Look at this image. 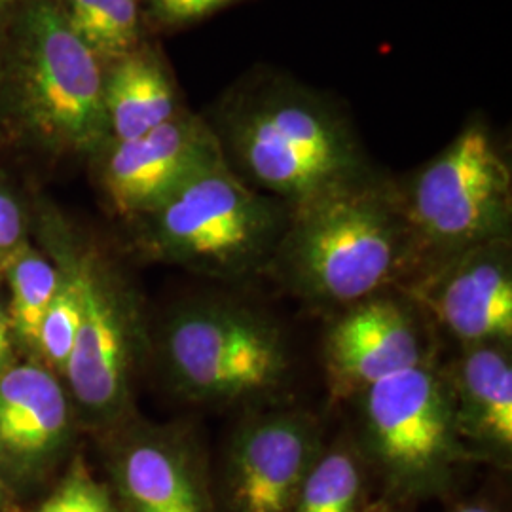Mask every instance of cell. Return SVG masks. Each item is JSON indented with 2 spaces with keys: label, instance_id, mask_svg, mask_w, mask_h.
Instances as JSON below:
<instances>
[{
  "label": "cell",
  "instance_id": "26",
  "mask_svg": "<svg viewBox=\"0 0 512 512\" xmlns=\"http://www.w3.org/2000/svg\"><path fill=\"white\" fill-rule=\"evenodd\" d=\"M359 512H395L387 503L380 501V503H372V505H365Z\"/></svg>",
  "mask_w": 512,
  "mask_h": 512
},
{
  "label": "cell",
  "instance_id": "18",
  "mask_svg": "<svg viewBox=\"0 0 512 512\" xmlns=\"http://www.w3.org/2000/svg\"><path fill=\"white\" fill-rule=\"evenodd\" d=\"M365 492L363 459L349 446L321 452L306 476L294 512H359Z\"/></svg>",
  "mask_w": 512,
  "mask_h": 512
},
{
  "label": "cell",
  "instance_id": "6",
  "mask_svg": "<svg viewBox=\"0 0 512 512\" xmlns=\"http://www.w3.org/2000/svg\"><path fill=\"white\" fill-rule=\"evenodd\" d=\"M164 357L184 399L213 406L266 399L287 384L293 366L274 319L228 300L177 311L165 327Z\"/></svg>",
  "mask_w": 512,
  "mask_h": 512
},
{
  "label": "cell",
  "instance_id": "4",
  "mask_svg": "<svg viewBox=\"0 0 512 512\" xmlns=\"http://www.w3.org/2000/svg\"><path fill=\"white\" fill-rule=\"evenodd\" d=\"M291 205L245 183L220 158L139 217L150 249L213 279L268 272Z\"/></svg>",
  "mask_w": 512,
  "mask_h": 512
},
{
  "label": "cell",
  "instance_id": "15",
  "mask_svg": "<svg viewBox=\"0 0 512 512\" xmlns=\"http://www.w3.org/2000/svg\"><path fill=\"white\" fill-rule=\"evenodd\" d=\"M188 107L164 55L143 42L105 65L109 141H129L160 128Z\"/></svg>",
  "mask_w": 512,
  "mask_h": 512
},
{
  "label": "cell",
  "instance_id": "17",
  "mask_svg": "<svg viewBox=\"0 0 512 512\" xmlns=\"http://www.w3.org/2000/svg\"><path fill=\"white\" fill-rule=\"evenodd\" d=\"M57 4L74 35L105 65L145 42L141 0H61Z\"/></svg>",
  "mask_w": 512,
  "mask_h": 512
},
{
  "label": "cell",
  "instance_id": "13",
  "mask_svg": "<svg viewBox=\"0 0 512 512\" xmlns=\"http://www.w3.org/2000/svg\"><path fill=\"white\" fill-rule=\"evenodd\" d=\"M459 437L476 454L509 459L512 450L511 344L469 346L444 370ZM473 452V450H471ZM475 454V452H473Z\"/></svg>",
  "mask_w": 512,
  "mask_h": 512
},
{
  "label": "cell",
  "instance_id": "1",
  "mask_svg": "<svg viewBox=\"0 0 512 512\" xmlns=\"http://www.w3.org/2000/svg\"><path fill=\"white\" fill-rule=\"evenodd\" d=\"M203 118L230 169L289 205L374 169L348 105L274 65L239 74Z\"/></svg>",
  "mask_w": 512,
  "mask_h": 512
},
{
  "label": "cell",
  "instance_id": "14",
  "mask_svg": "<svg viewBox=\"0 0 512 512\" xmlns=\"http://www.w3.org/2000/svg\"><path fill=\"white\" fill-rule=\"evenodd\" d=\"M128 512H215L196 454L177 439L139 437L116 461Z\"/></svg>",
  "mask_w": 512,
  "mask_h": 512
},
{
  "label": "cell",
  "instance_id": "10",
  "mask_svg": "<svg viewBox=\"0 0 512 512\" xmlns=\"http://www.w3.org/2000/svg\"><path fill=\"white\" fill-rule=\"evenodd\" d=\"M511 239L465 251L403 289L465 348L511 344Z\"/></svg>",
  "mask_w": 512,
  "mask_h": 512
},
{
  "label": "cell",
  "instance_id": "22",
  "mask_svg": "<svg viewBox=\"0 0 512 512\" xmlns=\"http://www.w3.org/2000/svg\"><path fill=\"white\" fill-rule=\"evenodd\" d=\"M37 512H116L109 492L80 465Z\"/></svg>",
  "mask_w": 512,
  "mask_h": 512
},
{
  "label": "cell",
  "instance_id": "3",
  "mask_svg": "<svg viewBox=\"0 0 512 512\" xmlns=\"http://www.w3.org/2000/svg\"><path fill=\"white\" fill-rule=\"evenodd\" d=\"M416 274L480 245L511 239L512 167L490 120L473 112L429 162L397 179Z\"/></svg>",
  "mask_w": 512,
  "mask_h": 512
},
{
  "label": "cell",
  "instance_id": "29",
  "mask_svg": "<svg viewBox=\"0 0 512 512\" xmlns=\"http://www.w3.org/2000/svg\"><path fill=\"white\" fill-rule=\"evenodd\" d=\"M6 357H8V355H4V353H0V365H2V363H4V361H6Z\"/></svg>",
  "mask_w": 512,
  "mask_h": 512
},
{
  "label": "cell",
  "instance_id": "12",
  "mask_svg": "<svg viewBox=\"0 0 512 512\" xmlns=\"http://www.w3.org/2000/svg\"><path fill=\"white\" fill-rule=\"evenodd\" d=\"M76 281L82 319L65 372L78 403L95 416L109 418L128 399V313L93 264L78 268Z\"/></svg>",
  "mask_w": 512,
  "mask_h": 512
},
{
  "label": "cell",
  "instance_id": "21",
  "mask_svg": "<svg viewBox=\"0 0 512 512\" xmlns=\"http://www.w3.org/2000/svg\"><path fill=\"white\" fill-rule=\"evenodd\" d=\"M249 0H141L143 21L162 29H188Z\"/></svg>",
  "mask_w": 512,
  "mask_h": 512
},
{
  "label": "cell",
  "instance_id": "28",
  "mask_svg": "<svg viewBox=\"0 0 512 512\" xmlns=\"http://www.w3.org/2000/svg\"><path fill=\"white\" fill-rule=\"evenodd\" d=\"M2 495H4V484H2V478H0V499H2Z\"/></svg>",
  "mask_w": 512,
  "mask_h": 512
},
{
  "label": "cell",
  "instance_id": "27",
  "mask_svg": "<svg viewBox=\"0 0 512 512\" xmlns=\"http://www.w3.org/2000/svg\"><path fill=\"white\" fill-rule=\"evenodd\" d=\"M18 0H0V14L4 12V10H8L10 6H14Z\"/></svg>",
  "mask_w": 512,
  "mask_h": 512
},
{
  "label": "cell",
  "instance_id": "2",
  "mask_svg": "<svg viewBox=\"0 0 512 512\" xmlns=\"http://www.w3.org/2000/svg\"><path fill=\"white\" fill-rule=\"evenodd\" d=\"M268 272L302 300L344 310L408 285L416 256L397 179L370 169L291 205Z\"/></svg>",
  "mask_w": 512,
  "mask_h": 512
},
{
  "label": "cell",
  "instance_id": "16",
  "mask_svg": "<svg viewBox=\"0 0 512 512\" xmlns=\"http://www.w3.org/2000/svg\"><path fill=\"white\" fill-rule=\"evenodd\" d=\"M67 423V399L50 372L23 365L0 376V450L6 456H46L65 437Z\"/></svg>",
  "mask_w": 512,
  "mask_h": 512
},
{
  "label": "cell",
  "instance_id": "11",
  "mask_svg": "<svg viewBox=\"0 0 512 512\" xmlns=\"http://www.w3.org/2000/svg\"><path fill=\"white\" fill-rule=\"evenodd\" d=\"M325 366L332 393L357 397L370 385L431 357L414 311L384 294L353 304L325 338Z\"/></svg>",
  "mask_w": 512,
  "mask_h": 512
},
{
  "label": "cell",
  "instance_id": "9",
  "mask_svg": "<svg viewBox=\"0 0 512 512\" xmlns=\"http://www.w3.org/2000/svg\"><path fill=\"white\" fill-rule=\"evenodd\" d=\"M101 184L116 215L139 219L222 158L203 114L184 110L160 128L99 150Z\"/></svg>",
  "mask_w": 512,
  "mask_h": 512
},
{
  "label": "cell",
  "instance_id": "5",
  "mask_svg": "<svg viewBox=\"0 0 512 512\" xmlns=\"http://www.w3.org/2000/svg\"><path fill=\"white\" fill-rule=\"evenodd\" d=\"M357 397L366 456L393 494H440L476 458L459 437L450 384L433 355Z\"/></svg>",
  "mask_w": 512,
  "mask_h": 512
},
{
  "label": "cell",
  "instance_id": "8",
  "mask_svg": "<svg viewBox=\"0 0 512 512\" xmlns=\"http://www.w3.org/2000/svg\"><path fill=\"white\" fill-rule=\"evenodd\" d=\"M321 452V427L306 412L279 410L241 421L224 454L222 509L294 512Z\"/></svg>",
  "mask_w": 512,
  "mask_h": 512
},
{
  "label": "cell",
  "instance_id": "7",
  "mask_svg": "<svg viewBox=\"0 0 512 512\" xmlns=\"http://www.w3.org/2000/svg\"><path fill=\"white\" fill-rule=\"evenodd\" d=\"M19 29V107L27 120L57 145L99 152L109 143L105 63L54 0L27 8Z\"/></svg>",
  "mask_w": 512,
  "mask_h": 512
},
{
  "label": "cell",
  "instance_id": "23",
  "mask_svg": "<svg viewBox=\"0 0 512 512\" xmlns=\"http://www.w3.org/2000/svg\"><path fill=\"white\" fill-rule=\"evenodd\" d=\"M21 230L23 224L18 203L0 192V255L18 245Z\"/></svg>",
  "mask_w": 512,
  "mask_h": 512
},
{
  "label": "cell",
  "instance_id": "25",
  "mask_svg": "<svg viewBox=\"0 0 512 512\" xmlns=\"http://www.w3.org/2000/svg\"><path fill=\"white\" fill-rule=\"evenodd\" d=\"M452 512H497L494 507L486 505V503H465V505H459Z\"/></svg>",
  "mask_w": 512,
  "mask_h": 512
},
{
  "label": "cell",
  "instance_id": "24",
  "mask_svg": "<svg viewBox=\"0 0 512 512\" xmlns=\"http://www.w3.org/2000/svg\"><path fill=\"white\" fill-rule=\"evenodd\" d=\"M10 351V336H8V321L0 311V353L8 355Z\"/></svg>",
  "mask_w": 512,
  "mask_h": 512
},
{
  "label": "cell",
  "instance_id": "20",
  "mask_svg": "<svg viewBox=\"0 0 512 512\" xmlns=\"http://www.w3.org/2000/svg\"><path fill=\"white\" fill-rule=\"evenodd\" d=\"M80 319H82V302H80L78 281L74 274L65 285L57 289L38 332L37 344L42 346L55 365H61L63 368L67 365L76 334L80 329Z\"/></svg>",
  "mask_w": 512,
  "mask_h": 512
},
{
  "label": "cell",
  "instance_id": "19",
  "mask_svg": "<svg viewBox=\"0 0 512 512\" xmlns=\"http://www.w3.org/2000/svg\"><path fill=\"white\" fill-rule=\"evenodd\" d=\"M8 277L12 291V323L25 340L38 342L42 319L59 289L57 272L44 258L25 253L14 262Z\"/></svg>",
  "mask_w": 512,
  "mask_h": 512
}]
</instances>
